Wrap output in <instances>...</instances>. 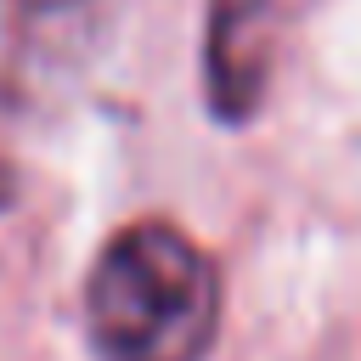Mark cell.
Segmentation results:
<instances>
[{
	"mask_svg": "<svg viewBox=\"0 0 361 361\" xmlns=\"http://www.w3.org/2000/svg\"><path fill=\"white\" fill-rule=\"evenodd\" d=\"M28 6H45L51 11V6H73V0H28Z\"/></svg>",
	"mask_w": 361,
	"mask_h": 361,
	"instance_id": "cell-4",
	"label": "cell"
},
{
	"mask_svg": "<svg viewBox=\"0 0 361 361\" xmlns=\"http://www.w3.org/2000/svg\"><path fill=\"white\" fill-rule=\"evenodd\" d=\"M6 197H11V175L0 169V209H6Z\"/></svg>",
	"mask_w": 361,
	"mask_h": 361,
	"instance_id": "cell-3",
	"label": "cell"
},
{
	"mask_svg": "<svg viewBox=\"0 0 361 361\" xmlns=\"http://www.w3.org/2000/svg\"><path fill=\"white\" fill-rule=\"evenodd\" d=\"M265 85V0H214L209 96L220 118H248Z\"/></svg>",
	"mask_w": 361,
	"mask_h": 361,
	"instance_id": "cell-2",
	"label": "cell"
},
{
	"mask_svg": "<svg viewBox=\"0 0 361 361\" xmlns=\"http://www.w3.org/2000/svg\"><path fill=\"white\" fill-rule=\"evenodd\" d=\"M85 322L102 361H203L220 333V276L186 231L141 220L102 248Z\"/></svg>",
	"mask_w": 361,
	"mask_h": 361,
	"instance_id": "cell-1",
	"label": "cell"
}]
</instances>
